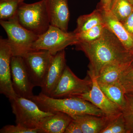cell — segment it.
I'll return each instance as SVG.
<instances>
[{"mask_svg":"<svg viewBox=\"0 0 133 133\" xmlns=\"http://www.w3.org/2000/svg\"><path fill=\"white\" fill-rule=\"evenodd\" d=\"M90 61L88 71L95 77L107 64L112 62L131 63L133 54L128 51L112 32L105 27L100 38L89 43L79 42L75 45Z\"/></svg>","mask_w":133,"mask_h":133,"instance_id":"cell-1","label":"cell"},{"mask_svg":"<svg viewBox=\"0 0 133 133\" xmlns=\"http://www.w3.org/2000/svg\"><path fill=\"white\" fill-rule=\"evenodd\" d=\"M44 111L55 113L60 112L72 117L89 114L102 116L105 114L91 102L78 97L56 98L40 93L30 99Z\"/></svg>","mask_w":133,"mask_h":133,"instance_id":"cell-2","label":"cell"},{"mask_svg":"<svg viewBox=\"0 0 133 133\" xmlns=\"http://www.w3.org/2000/svg\"><path fill=\"white\" fill-rule=\"evenodd\" d=\"M17 15L20 24L38 36L46 32L50 26L46 0L31 4L22 2Z\"/></svg>","mask_w":133,"mask_h":133,"instance_id":"cell-3","label":"cell"},{"mask_svg":"<svg viewBox=\"0 0 133 133\" xmlns=\"http://www.w3.org/2000/svg\"><path fill=\"white\" fill-rule=\"evenodd\" d=\"M0 24L7 35L13 56L23 57L33 50L32 44L38 36L20 24L17 15L8 21L1 20Z\"/></svg>","mask_w":133,"mask_h":133,"instance_id":"cell-4","label":"cell"},{"mask_svg":"<svg viewBox=\"0 0 133 133\" xmlns=\"http://www.w3.org/2000/svg\"><path fill=\"white\" fill-rule=\"evenodd\" d=\"M12 112L15 116L16 124L32 129H38L46 118L53 114L44 111L29 99L17 96L9 100Z\"/></svg>","mask_w":133,"mask_h":133,"instance_id":"cell-5","label":"cell"},{"mask_svg":"<svg viewBox=\"0 0 133 133\" xmlns=\"http://www.w3.org/2000/svg\"><path fill=\"white\" fill-rule=\"evenodd\" d=\"M79 42L74 32L65 31L50 25L46 32L38 36L32 44V49L48 51L54 56L68 46L76 45Z\"/></svg>","mask_w":133,"mask_h":133,"instance_id":"cell-6","label":"cell"},{"mask_svg":"<svg viewBox=\"0 0 133 133\" xmlns=\"http://www.w3.org/2000/svg\"><path fill=\"white\" fill-rule=\"evenodd\" d=\"M92 86V81L89 76L84 79L79 78L66 65L61 78L50 96L56 98L78 97L90 90Z\"/></svg>","mask_w":133,"mask_h":133,"instance_id":"cell-7","label":"cell"},{"mask_svg":"<svg viewBox=\"0 0 133 133\" xmlns=\"http://www.w3.org/2000/svg\"><path fill=\"white\" fill-rule=\"evenodd\" d=\"M53 56L48 51L32 50L23 57L35 87H42Z\"/></svg>","mask_w":133,"mask_h":133,"instance_id":"cell-8","label":"cell"},{"mask_svg":"<svg viewBox=\"0 0 133 133\" xmlns=\"http://www.w3.org/2000/svg\"><path fill=\"white\" fill-rule=\"evenodd\" d=\"M11 77L12 85L17 96L30 98L33 96L35 87L26 69L23 58L13 56L11 58Z\"/></svg>","mask_w":133,"mask_h":133,"instance_id":"cell-9","label":"cell"},{"mask_svg":"<svg viewBox=\"0 0 133 133\" xmlns=\"http://www.w3.org/2000/svg\"><path fill=\"white\" fill-rule=\"evenodd\" d=\"M87 74L92 81L91 88L88 92L78 97L91 102L100 109L105 116L114 119L121 114V108L109 99L102 91L94 75L88 71H87Z\"/></svg>","mask_w":133,"mask_h":133,"instance_id":"cell-10","label":"cell"},{"mask_svg":"<svg viewBox=\"0 0 133 133\" xmlns=\"http://www.w3.org/2000/svg\"><path fill=\"white\" fill-rule=\"evenodd\" d=\"M13 54L8 39H0V93L14 99L17 95L13 88L11 77V58Z\"/></svg>","mask_w":133,"mask_h":133,"instance_id":"cell-11","label":"cell"},{"mask_svg":"<svg viewBox=\"0 0 133 133\" xmlns=\"http://www.w3.org/2000/svg\"><path fill=\"white\" fill-rule=\"evenodd\" d=\"M64 50L54 55L41 88L43 94L50 96L63 75L66 66Z\"/></svg>","mask_w":133,"mask_h":133,"instance_id":"cell-12","label":"cell"},{"mask_svg":"<svg viewBox=\"0 0 133 133\" xmlns=\"http://www.w3.org/2000/svg\"><path fill=\"white\" fill-rule=\"evenodd\" d=\"M50 25L67 31L70 14L67 0H46Z\"/></svg>","mask_w":133,"mask_h":133,"instance_id":"cell-13","label":"cell"},{"mask_svg":"<svg viewBox=\"0 0 133 133\" xmlns=\"http://www.w3.org/2000/svg\"><path fill=\"white\" fill-rule=\"evenodd\" d=\"M102 11L106 27L116 36L128 51L133 54V35L125 28L110 10Z\"/></svg>","mask_w":133,"mask_h":133,"instance_id":"cell-14","label":"cell"},{"mask_svg":"<svg viewBox=\"0 0 133 133\" xmlns=\"http://www.w3.org/2000/svg\"><path fill=\"white\" fill-rule=\"evenodd\" d=\"M72 118L69 115L58 112L46 118L38 128V133H64Z\"/></svg>","mask_w":133,"mask_h":133,"instance_id":"cell-15","label":"cell"},{"mask_svg":"<svg viewBox=\"0 0 133 133\" xmlns=\"http://www.w3.org/2000/svg\"><path fill=\"white\" fill-rule=\"evenodd\" d=\"M72 118L79 125L83 133H100L113 120L106 116L89 114L76 115Z\"/></svg>","mask_w":133,"mask_h":133,"instance_id":"cell-16","label":"cell"},{"mask_svg":"<svg viewBox=\"0 0 133 133\" xmlns=\"http://www.w3.org/2000/svg\"><path fill=\"white\" fill-rule=\"evenodd\" d=\"M131 63L112 62L105 65L96 77L99 84H111L119 81L124 72L131 66Z\"/></svg>","mask_w":133,"mask_h":133,"instance_id":"cell-17","label":"cell"},{"mask_svg":"<svg viewBox=\"0 0 133 133\" xmlns=\"http://www.w3.org/2000/svg\"><path fill=\"white\" fill-rule=\"evenodd\" d=\"M77 26L74 31L76 34L88 30L98 24H104L101 10L97 9L88 14L83 15L77 20Z\"/></svg>","mask_w":133,"mask_h":133,"instance_id":"cell-18","label":"cell"},{"mask_svg":"<svg viewBox=\"0 0 133 133\" xmlns=\"http://www.w3.org/2000/svg\"><path fill=\"white\" fill-rule=\"evenodd\" d=\"M98 84L105 95L118 105L122 110L125 102V93L124 88L119 81L111 84Z\"/></svg>","mask_w":133,"mask_h":133,"instance_id":"cell-19","label":"cell"},{"mask_svg":"<svg viewBox=\"0 0 133 133\" xmlns=\"http://www.w3.org/2000/svg\"><path fill=\"white\" fill-rule=\"evenodd\" d=\"M110 11L121 23L133 11V6L129 0H113Z\"/></svg>","mask_w":133,"mask_h":133,"instance_id":"cell-20","label":"cell"},{"mask_svg":"<svg viewBox=\"0 0 133 133\" xmlns=\"http://www.w3.org/2000/svg\"><path fill=\"white\" fill-rule=\"evenodd\" d=\"M21 0H0V20L8 21L17 14Z\"/></svg>","mask_w":133,"mask_h":133,"instance_id":"cell-21","label":"cell"},{"mask_svg":"<svg viewBox=\"0 0 133 133\" xmlns=\"http://www.w3.org/2000/svg\"><path fill=\"white\" fill-rule=\"evenodd\" d=\"M125 102L122 109L127 133H133V94H125Z\"/></svg>","mask_w":133,"mask_h":133,"instance_id":"cell-22","label":"cell"},{"mask_svg":"<svg viewBox=\"0 0 133 133\" xmlns=\"http://www.w3.org/2000/svg\"><path fill=\"white\" fill-rule=\"evenodd\" d=\"M105 27L104 23L98 24L88 30L76 35L79 42H91L97 40L101 37Z\"/></svg>","mask_w":133,"mask_h":133,"instance_id":"cell-23","label":"cell"},{"mask_svg":"<svg viewBox=\"0 0 133 133\" xmlns=\"http://www.w3.org/2000/svg\"><path fill=\"white\" fill-rule=\"evenodd\" d=\"M100 133H127L122 114L110 121Z\"/></svg>","mask_w":133,"mask_h":133,"instance_id":"cell-24","label":"cell"},{"mask_svg":"<svg viewBox=\"0 0 133 133\" xmlns=\"http://www.w3.org/2000/svg\"><path fill=\"white\" fill-rule=\"evenodd\" d=\"M125 94H133V67L130 66L124 72L119 80Z\"/></svg>","mask_w":133,"mask_h":133,"instance_id":"cell-25","label":"cell"},{"mask_svg":"<svg viewBox=\"0 0 133 133\" xmlns=\"http://www.w3.org/2000/svg\"><path fill=\"white\" fill-rule=\"evenodd\" d=\"M1 133H38L37 129H32L16 124L4 126L0 130Z\"/></svg>","mask_w":133,"mask_h":133,"instance_id":"cell-26","label":"cell"},{"mask_svg":"<svg viewBox=\"0 0 133 133\" xmlns=\"http://www.w3.org/2000/svg\"><path fill=\"white\" fill-rule=\"evenodd\" d=\"M64 133H83V132L78 123L72 119L67 126Z\"/></svg>","mask_w":133,"mask_h":133,"instance_id":"cell-27","label":"cell"},{"mask_svg":"<svg viewBox=\"0 0 133 133\" xmlns=\"http://www.w3.org/2000/svg\"><path fill=\"white\" fill-rule=\"evenodd\" d=\"M122 23L127 30L133 35V11Z\"/></svg>","mask_w":133,"mask_h":133,"instance_id":"cell-28","label":"cell"},{"mask_svg":"<svg viewBox=\"0 0 133 133\" xmlns=\"http://www.w3.org/2000/svg\"><path fill=\"white\" fill-rule=\"evenodd\" d=\"M113 0H100L99 9L104 11L110 10V7Z\"/></svg>","mask_w":133,"mask_h":133,"instance_id":"cell-29","label":"cell"},{"mask_svg":"<svg viewBox=\"0 0 133 133\" xmlns=\"http://www.w3.org/2000/svg\"><path fill=\"white\" fill-rule=\"evenodd\" d=\"M129 1L133 6V0H129Z\"/></svg>","mask_w":133,"mask_h":133,"instance_id":"cell-30","label":"cell"},{"mask_svg":"<svg viewBox=\"0 0 133 133\" xmlns=\"http://www.w3.org/2000/svg\"><path fill=\"white\" fill-rule=\"evenodd\" d=\"M131 65L133 67V58L132 59V62H131Z\"/></svg>","mask_w":133,"mask_h":133,"instance_id":"cell-31","label":"cell"},{"mask_svg":"<svg viewBox=\"0 0 133 133\" xmlns=\"http://www.w3.org/2000/svg\"><path fill=\"white\" fill-rule=\"evenodd\" d=\"M21 1H22L23 2L24 1V0H21Z\"/></svg>","mask_w":133,"mask_h":133,"instance_id":"cell-32","label":"cell"}]
</instances>
